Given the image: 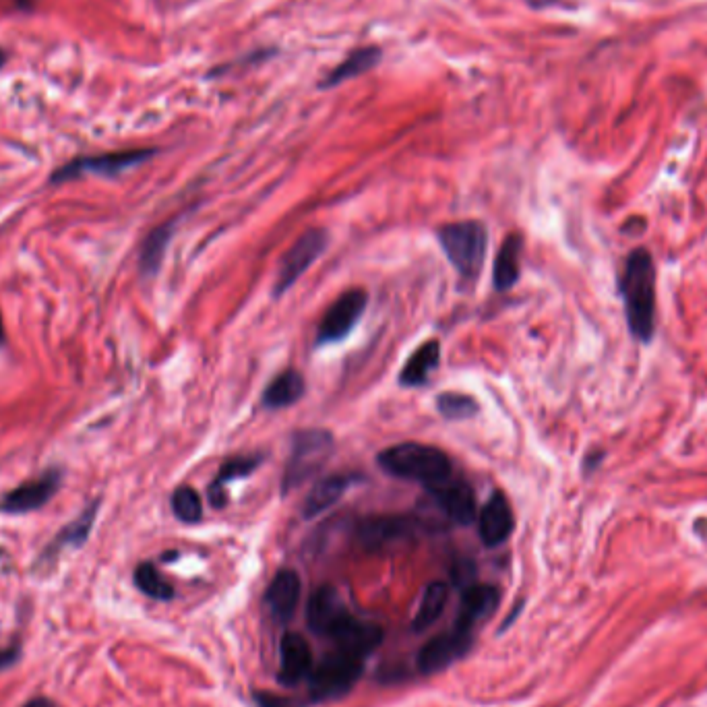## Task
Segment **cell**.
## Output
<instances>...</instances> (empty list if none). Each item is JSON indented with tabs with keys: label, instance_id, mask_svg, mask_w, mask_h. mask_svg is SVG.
Wrapping results in <instances>:
<instances>
[{
	"label": "cell",
	"instance_id": "obj_1",
	"mask_svg": "<svg viewBox=\"0 0 707 707\" xmlns=\"http://www.w3.org/2000/svg\"><path fill=\"white\" fill-rule=\"evenodd\" d=\"M621 292L631 333L641 342H650L656 327V269L652 255L635 249L623 269Z\"/></svg>",
	"mask_w": 707,
	"mask_h": 707
},
{
	"label": "cell",
	"instance_id": "obj_2",
	"mask_svg": "<svg viewBox=\"0 0 707 707\" xmlns=\"http://www.w3.org/2000/svg\"><path fill=\"white\" fill-rule=\"evenodd\" d=\"M379 466L389 476L420 482L426 488L439 486L453 476L449 455L422 443H402L383 449L379 453Z\"/></svg>",
	"mask_w": 707,
	"mask_h": 707
},
{
	"label": "cell",
	"instance_id": "obj_3",
	"mask_svg": "<svg viewBox=\"0 0 707 707\" xmlns=\"http://www.w3.org/2000/svg\"><path fill=\"white\" fill-rule=\"evenodd\" d=\"M333 449L335 441L327 430L306 428L296 433L282 480V493L288 495L306 480H311L327 464Z\"/></svg>",
	"mask_w": 707,
	"mask_h": 707
},
{
	"label": "cell",
	"instance_id": "obj_4",
	"mask_svg": "<svg viewBox=\"0 0 707 707\" xmlns=\"http://www.w3.org/2000/svg\"><path fill=\"white\" fill-rule=\"evenodd\" d=\"M439 242L459 271V275L472 280L480 273L486 255V230L480 222H455L439 230Z\"/></svg>",
	"mask_w": 707,
	"mask_h": 707
},
{
	"label": "cell",
	"instance_id": "obj_5",
	"mask_svg": "<svg viewBox=\"0 0 707 707\" xmlns=\"http://www.w3.org/2000/svg\"><path fill=\"white\" fill-rule=\"evenodd\" d=\"M364 658L337 650L311 670V695L315 699H331L348 693L360 679Z\"/></svg>",
	"mask_w": 707,
	"mask_h": 707
},
{
	"label": "cell",
	"instance_id": "obj_6",
	"mask_svg": "<svg viewBox=\"0 0 707 707\" xmlns=\"http://www.w3.org/2000/svg\"><path fill=\"white\" fill-rule=\"evenodd\" d=\"M327 244H329V236L325 230L315 228L304 232L292 244V249L284 255L278 269V280L273 284V294L282 296L284 292H288L300 280V275L325 253Z\"/></svg>",
	"mask_w": 707,
	"mask_h": 707
},
{
	"label": "cell",
	"instance_id": "obj_7",
	"mask_svg": "<svg viewBox=\"0 0 707 707\" xmlns=\"http://www.w3.org/2000/svg\"><path fill=\"white\" fill-rule=\"evenodd\" d=\"M153 149H131V151H114L102 153V156H87L69 162L67 166L58 168L52 176V182H65L85 174L98 176H116L129 168H135L153 156Z\"/></svg>",
	"mask_w": 707,
	"mask_h": 707
},
{
	"label": "cell",
	"instance_id": "obj_8",
	"mask_svg": "<svg viewBox=\"0 0 707 707\" xmlns=\"http://www.w3.org/2000/svg\"><path fill=\"white\" fill-rule=\"evenodd\" d=\"M366 302H368V294L364 290H348L346 294L337 298L329 306V311L325 313L319 325L317 344L325 346V344L342 342L364 315Z\"/></svg>",
	"mask_w": 707,
	"mask_h": 707
},
{
	"label": "cell",
	"instance_id": "obj_9",
	"mask_svg": "<svg viewBox=\"0 0 707 707\" xmlns=\"http://www.w3.org/2000/svg\"><path fill=\"white\" fill-rule=\"evenodd\" d=\"M327 637L335 641L337 650L348 652L358 658H366L381 645L383 631L373 623L358 621L346 610L342 617L337 619V623L329 629Z\"/></svg>",
	"mask_w": 707,
	"mask_h": 707
},
{
	"label": "cell",
	"instance_id": "obj_10",
	"mask_svg": "<svg viewBox=\"0 0 707 707\" xmlns=\"http://www.w3.org/2000/svg\"><path fill=\"white\" fill-rule=\"evenodd\" d=\"M472 645V631L455 625L451 631L430 639L418 654V668L424 674H433L447 668L451 662L464 656Z\"/></svg>",
	"mask_w": 707,
	"mask_h": 707
},
{
	"label": "cell",
	"instance_id": "obj_11",
	"mask_svg": "<svg viewBox=\"0 0 707 707\" xmlns=\"http://www.w3.org/2000/svg\"><path fill=\"white\" fill-rule=\"evenodd\" d=\"M435 505L457 526H470L476 519V495L468 482L453 480L428 488Z\"/></svg>",
	"mask_w": 707,
	"mask_h": 707
},
{
	"label": "cell",
	"instance_id": "obj_12",
	"mask_svg": "<svg viewBox=\"0 0 707 707\" xmlns=\"http://www.w3.org/2000/svg\"><path fill=\"white\" fill-rule=\"evenodd\" d=\"M60 482H63V474L56 472V470H48L42 476L11 490V493L3 499L0 509L7 511V513L36 511V509L44 507L56 495V490L60 488Z\"/></svg>",
	"mask_w": 707,
	"mask_h": 707
},
{
	"label": "cell",
	"instance_id": "obj_13",
	"mask_svg": "<svg viewBox=\"0 0 707 707\" xmlns=\"http://www.w3.org/2000/svg\"><path fill=\"white\" fill-rule=\"evenodd\" d=\"M300 592L302 583L296 571L282 569L275 573L265 594V604L271 612V617L278 623H288L294 617V610L300 602Z\"/></svg>",
	"mask_w": 707,
	"mask_h": 707
},
{
	"label": "cell",
	"instance_id": "obj_14",
	"mask_svg": "<svg viewBox=\"0 0 707 707\" xmlns=\"http://www.w3.org/2000/svg\"><path fill=\"white\" fill-rule=\"evenodd\" d=\"M313 670V650L300 633L288 631L280 645V679L286 685H296Z\"/></svg>",
	"mask_w": 707,
	"mask_h": 707
},
{
	"label": "cell",
	"instance_id": "obj_15",
	"mask_svg": "<svg viewBox=\"0 0 707 707\" xmlns=\"http://www.w3.org/2000/svg\"><path fill=\"white\" fill-rule=\"evenodd\" d=\"M480 538L486 546H499L503 544L515 526L513 519V509L503 493H495L488 499L480 513Z\"/></svg>",
	"mask_w": 707,
	"mask_h": 707
},
{
	"label": "cell",
	"instance_id": "obj_16",
	"mask_svg": "<svg viewBox=\"0 0 707 707\" xmlns=\"http://www.w3.org/2000/svg\"><path fill=\"white\" fill-rule=\"evenodd\" d=\"M414 532V521L408 517H371L360 526V540L366 548H385L393 542L406 540Z\"/></svg>",
	"mask_w": 707,
	"mask_h": 707
},
{
	"label": "cell",
	"instance_id": "obj_17",
	"mask_svg": "<svg viewBox=\"0 0 707 707\" xmlns=\"http://www.w3.org/2000/svg\"><path fill=\"white\" fill-rule=\"evenodd\" d=\"M499 598L501 596L495 586H482V583H478V586H470L464 598H461L455 625L474 631V627L480 621L493 617V612L499 606Z\"/></svg>",
	"mask_w": 707,
	"mask_h": 707
},
{
	"label": "cell",
	"instance_id": "obj_18",
	"mask_svg": "<svg viewBox=\"0 0 707 707\" xmlns=\"http://www.w3.org/2000/svg\"><path fill=\"white\" fill-rule=\"evenodd\" d=\"M261 461H263V459L257 457V455H240V457L228 459L226 464L220 468L218 478H215V480L211 482V486H209V490H207L209 503H211L215 509L226 507V503H228V495H226L228 484L234 482V480L251 476V474L261 466Z\"/></svg>",
	"mask_w": 707,
	"mask_h": 707
},
{
	"label": "cell",
	"instance_id": "obj_19",
	"mask_svg": "<svg viewBox=\"0 0 707 707\" xmlns=\"http://www.w3.org/2000/svg\"><path fill=\"white\" fill-rule=\"evenodd\" d=\"M344 612L346 608L342 606L337 592L329 586H323L309 600V625L315 633L327 637L329 629L337 623V619H340Z\"/></svg>",
	"mask_w": 707,
	"mask_h": 707
},
{
	"label": "cell",
	"instance_id": "obj_20",
	"mask_svg": "<svg viewBox=\"0 0 707 707\" xmlns=\"http://www.w3.org/2000/svg\"><path fill=\"white\" fill-rule=\"evenodd\" d=\"M439 360H441V344L437 340H428L426 344L416 348L414 354L408 358V362L402 368V375H399V383L406 387L424 385L430 373L439 366Z\"/></svg>",
	"mask_w": 707,
	"mask_h": 707
},
{
	"label": "cell",
	"instance_id": "obj_21",
	"mask_svg": "<svg viewBox=\"0 0 707 707\" xmlns=\"http://www.w3.org/2000/svg\"><path fill=\"white\" fill-rule=\"evenodd\" d=\"M352 482L354 476H329L317 482L304 501V517L313 519L327 511L346 495V490L352 486Z\"/></svg>",
	"mask_w": 707,
	"mask_h": 707
},
{
	"label": "cell",
	"instance_id": "obj_22",
	"mask_svg": "<svg viewBox=\"0 0 707 707\" xmlns=\"http://www.w3.org/2000/svg\"><path fill=\"white\" fill-rule=\"evenodd\" d=\"M302 395H304V379L298 371H292L290 368V371H284L267 385L263 393V404L265 408L280 410L296 404Z\"/></svg>",
	"mask_w": 707,
	"mask_h": 707
},
{
	"label": "cell",
	"instance_id": "obj_23",
	"mask_svg": "<svg viewBox=\"0 0 707 707\" xmlns=\"http://www.w3.org/2000/svg\"><path fill=\"white\" fill-rule=\"evenodd\" d=\"M519 253H521V238L517 234L507 236L495 259L493 282L497 290L505 292L513 288L515 282L519 280Z\"/></svg>",
	"mask_w": 707,
	"mask_h": 707
},
{
	"label": "cell",
	"instance_id": "obj_24",
	"mask_svg": "<svg viewBox=\"0 0 707 707\" xmlns=\"http://www.w3.org/2000/svg\"><path fill=\"white\" fill-rule=\"evenodd\" d=\"M379 58H381V50L379 48H360L356 52H352L344 63L337 65L321 83V87H335V85H340L344 83L346 79H352V77H358L362 75L364 71L368 69H373L377 63H379Z\"/></svg>",
	"mask_w": 707,
	"mask_h": 707
},
{
	"label": "cell",
	"instance_id": "obj_25",
	"mask_svg": "<svg viewBox=\"0 0 707 707\" xmlns=\"http://www.w3.org/2000/svg\"><path fill=\"white\" fill-rule=\"evenodd\" d=\"M449 600V586L443 581H435L430 583V586L424 590L418 612L414 617V629H426L433 625L447 606Z\"/></svg>",
	"mask_w": 707,
	"mask_h": 707
},
{
	"label": "cell",
	"instance_id": "obj_26",
	"mask_svg": "<svg viewBox=\"0 0 707 707\" xmlns=\"http://www.w3.org/2000/svg\"><path fill=\"white\" fill-rule=\"evenodd\" d=\"M170 238H172V224H164L149 234V238L143 244V251H141V271L143 273L158 271Z\"/></svg>",
	"mask_w": 707,
	"mask_h": 707
},
{
	"label": "cell",
	"instance_id": "obj_27",
	"mask_svg": "<svg viewBox=\"0 0 707 707\" xmlns=\"http://www.w3.org/2000/svg\"><path fill=\"white\" fill-rule=\"evenodd\" d=\"M437 410L447 420H468L478 414V402L464 393H441L437 397Z\"/></svg>",
	"mask_w": 707,
	"mask_h": 707
},
{
	"label": "cell",
	"instance_id": "obj_28",
	"mask_svg": "<svg viewBox=\"0 0 707 707\" xmlns=\"http://www.w3.org/2000/svg\"><path fill=\"white\" fill-rule=\"evenodd\" d=\"M172 511L184 524H197L203 517V503L195 488L180 486L172 495Z\"/></svg>",
	"mask_w": 707,
	"mask_h": 707
},
{
	"label": "cell",
	"instance_id": "obj_29",
	"mask_svg": "<svg viewBox=\"0 0 707 707\" xmlns=\"http://www.w3.org/2000/svg\"><path fill=\"white\" fill-rule=\"evenodd\" d=\"M135 583L143 594L156 598V600H170L174 596V590H172L170 583L160 575V571L151 563H143L137 567Z\"/></svg>",
	"mask_w": 707,
	"mask_h": 707
},
{
	"label": "cell",
	"instance_id": "obj_30",
	"mask_svg": "<svg viewBox=\"0 0 707 707\" xmlns=\"http://www.w3.org/2000/svg\"><path fill=\"white\" fill-rule=\"evenodd\" d=\"M94 513H96V505L89 507L87 513L83 517H79L75 524H71L69 528L60 532L56 544H81V540L87 536L91 524H94Z\"/></svg>",
	"mask_w": 707,
	"mask_h": 707
},
{
	"label": "cell",
	"instance_id": "obj_31",
	"mask_svg": "<svg viewBox=\"0 0 707 707\" xmlns=\"http://www.w3.org/2000/svg\"><path fill=\"white\" fill-rule=\"evenodd\" d=\"M17 658V652L15 650H0V670L11 666Z\"/></svg>",
	"mask_w": 707,
	"mask_h": 707
},
{
	"label": "cell",
	"instance_id": "obj_32",
	"mask_svg": "<svg viewBox=\"0 0 707 707\" xmlns=\"http://www.w3.org/2000/svg\"><path fill=\"white\" fill-rule=\"evenodd\" d=\"M23 707H56L50 699H44V697H38V699H34V701H29V703H25Z\"/></svg>",
	"mask_w": 707,
	"mask_h": 707
},
{
	"label": "cell",
	"instance_id": "obj_33",
	"mask_svg": "<svg viewBox=\"0 0 707 707\" xmlns=\"http://www.w3.org/2000/svg\"><path fill=\"white\" fill-rule=\"evenodd\" d=\"M15 3H17V7H19V9L29 11V9H34V7H36L38 0H15Z\"/></svg>",
	"mask_w": 707,
	"mask_h": 707
},
{
	"label": "cell",
	"instance_id": "obj_34",
	"mask_svg": "<svg viewBox=\"0 0 707 707\" xmlns=\"http://www.w3.org/2000/svg\"><path fill=\"white\" fill-rule=\"evenodd\" d=\"M528 3L532 5V7H548V5H552V3H555V0H528Z\"/></svg>",
	"mask_w": 707,
	"mask_h": 707
},
{
	"label": "cell",
	"instance_id": "obj_35",
	"mask_svg": "<svg viewBox=\"0 0 707 707\" xmlns=\"http://www.w3.org/2000/svg\"><path fill=\"white\" fill-rule=\"evenodd\" d=\"M5 63H7V52H5L3 48H0V69L5 67Z\"/></svg>",
	"mask_w": 707,
	"mask_h": 707
},
{
	"label": "cell",
	"instance_id": "obj_36",
	"mask_svg": "<svg viewBox=\"0 0 707 707\" xmlns=\"http://www.w3.org/2000/svg\"><path fill=\"white\" fill-rule=\"evenodd\" d=\"M3 337H5V331H3V321H0V344H3Z\"/></svg>",
	"mask_w": 707,
	"mask_h": 707
}]
</instances>
